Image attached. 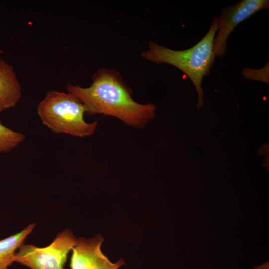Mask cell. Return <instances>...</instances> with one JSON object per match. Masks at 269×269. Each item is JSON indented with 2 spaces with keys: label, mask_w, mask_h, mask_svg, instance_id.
Returning a JSON list of instances; mask_svg holds the SVG:
<instances>
[{
  "label": "cell",
  "mask_w": 269,
  "mask_h": 269,
  "mask_svg": "<svg viewBox=\"0 0 269 269\" xmlns=\"http://www.w3.org/2000/svg\"><path fill=\"white\" fill-rule=\"evenodd\" d=\"M88 87L68 83L66 89L85 106L86 113L115 117L127 125L137 128L145 127L155 115L153 103L142 104L134 100L130 89L113 70L101 68L92 77Z\"/></svg>",
  "instance_id": "cell-1"
},
{
  "label": "cell",
  "mask_w": 269,
  "mask_h": 269,
  "mask_svg": "<svg viewBox=\"0 0 269 269\" xmlns=\"http://www.w3.org/2000/svg\"><path fill=\"white\" fill-rule=\"evenodd\" d=\"M218 18L213 19L207 33L192 47L175 50L150 41L148 49L142 52V56L156 63H166L183 71L192 82L198 95L197 108L204 106L202 79L208 75L214 62V40L217 31Z\"/></svg>",
  "instance_id": "cell-2"
},
{
  "label": "cell",
  "mask_w": 269,
  "mask_h": 269,
  "mask_svg": "<svg viewBox=\"0 0 269 269\" xmlns=\"http://www.w3.org/2000/svg\"><path fill=\"white\" fill-rule=\"evenodd\" d=\"M85 113L84 105L68 92L49 91L37 106L42 123L53 133L80 138L93 134L98 124L86 122Z\"/></svg>",
  "instance_id": "cell-3"
},
{
  "label": "cell",
  "mask_w": 269,
  "mask_h": 269,
  "mask_svg": "<svg viewBox=\"0 0 269 269\" xmlns=\"http://www.w3.org/2000/svg\"><path fill=\"white\" fill-rule=\"evenodd\" d=\"M77 241L72 232L65 229L46 247L23 243L15 253L14 262L31 269H65L68 254Z\"/></svg>",
  "instance_id": "cell-4"
},
{
  "label": "cell",
  "mask_w": 269,
  "mask_h": 269,
  "mask_svg": "<svg viewBox=\"0 0 269 269\" xmlns=\"http://www.w3.org/2000/svg\"><path fill=\"white\" fill-rule=\"evenodd\" d=\"M269 7V0H242L232 6L224 7L218 18V29L214 40L215 56H224L228 38L238 24Z\"/></svg>",
  "instance_id": "cell-5"
},
{
  "label": "cell",
  "mask_w": 269,
  "mask_h": 269,
  "mask_svg": "<svg viewBox=\"0 0 269 269\" xmlns=\"http://www.w3.org/2000/svg\"><path fill=\"white\" fill-rule=\"evenodd\" d=\"M104 238L100 234L90 239L77 238L72 250L70 269H118L125 265L124 260L113 263L102 252Z\"/></svg>",
  "instance_id": "cell-6"
},
{
  "label": "cell",
  "mask_w": 269,
  "mask_h": 269,
  "mask_svg": "<svg viewBox=\"0 0 269 269\" xmlns=\"http://www.w3.org/2000/svg\"><path fill=\"white\" fill-rule=\"evenodd\" d=\"M21 88L13 68L0 58V112L15 107Z\"/></svg>",
  "instance_id": "cell-7"
},
{
  "label": "cell",
  "mask_w": 269,
  "mask_h": 269,
  "mask_svg": "<svg viewBox=\"0 0 269 269\" xmlns=\"http://www.w3.org/2000/svg\"><path fill=\"white\" fill-rule=\"evenodd\" d=\"M35 224H30L19 233L0 240V269H8L14 262L16 251L32 232Z\"/></svg>",
  "instance_id": "cell-8"
},
{
  "label": "cell",
  "mask_w": 269,
  "mask_h": 269,
  "mask_svg": "<svg viewBox=\"0 0 269 269\" xmlns=\"http://www.w3.org/2000/svg\"><path fill=\"white\" fill-rule=\"evenodd\" d=\"M25 139L23 134L9 129L0 121V154L11 151L21 144Z\"/></svg>",
  "instance_id": "cell-9"
},
{
  "label": "cell",
  "mask_w": 269,
  "mask_h": 269,
  "mask_svg": "<svg viewBox=\"0 0 269 269\" xmlns=\"http://www.w3.org/2000/svg\"><path fill=\"white\" fill-rule=\"evenodd\" d=\"M242 74L244 78L260 81L269 84V62H267L264 67L258 69L244 68L242 71Z\"/></svg>",
  "instance_id": "cell-10"
}]
</instances>
